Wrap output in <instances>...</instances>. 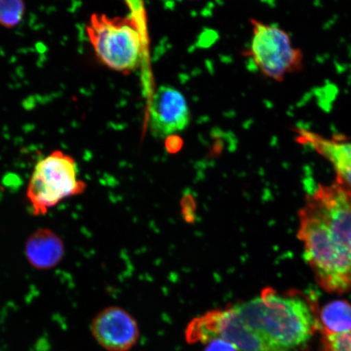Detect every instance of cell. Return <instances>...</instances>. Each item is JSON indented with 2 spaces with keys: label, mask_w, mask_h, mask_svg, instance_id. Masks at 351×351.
Listing matches in <instances>:
<instances>
[{
  "label": "cell",
  "mask_w": 351,
  "mask_h": 351,
  "mask_svg": "<svg viewBox=\"0 0 351 351\" xmlns=\"http://www.w3.org/2000/svg\"><path fill=\"white\" fill-rule=\"evenodd\" d=\"M298 143L317 152L329 162L337 179L351 189V141L345 138L326 137L304 128L295 130Z\"/></svg>",
  "instance_id": "8"
},
{
  "label": "cell",
  "mask_w": 351,
  "mask_h": 351,
  "mask_svg": "<svg viewBox=\"0 0 351 351\" xmlns=\"http://www.w3.org/2000/svg\"><path fill=\"white\" fill-rule=\"evenodd\" d=\"M319 322L324 331L342 333L351 330V304L346 300H335L322 307Z\"/></svg>",
  "instance_id": "10"
},
{
  "label": "cell",
  "mask_w": 351,
  "mask_h": 351,
  "mask_svg": "<svg viewBox=\"0 0 351 351\" xmlns=\"http://www.w3.org/2000/svg\"><path fill=\"white\" fill-rule=\"evenodd\" d=\"M88 38L98 60L113 71L131 73L137 69L143 56V33L133 16H90L86 26Z\"/></svg>",
  "instance_id": "3"
},
{
  "label": "cell",
  "mask_w": 351,
  "mask_h": 351,
  "mask_svg": "<svg viewBox=\"0 0 351 351\" xmlns=\"http://www.w3.org/2000/svg\"><path fill=\"white\" fill-rule=\"evenodd\" d=\"M252 34L247 55L263 76L280 82L301 71L304 56L289 34L280 26L251 21Z\"/></svg>",
  "instance_id": "5"
},
{
  "label": "cell",
  "mask_w": 351,
  "mask_h": 351,
  "mask_svg": "<svg viewBox=\"0 0 351 351\" xmlns=\"http://www.w3.org/2000/svg\"><path fill=\"white\" fill-rule=\"evenodd\" d=\"M191 120L185 96L175 87H158L149 110V130L154 137L165 139L185 130Z\"/></svg>",
  "instance_id": "6"
},
{
  "label": "cell",
  "mask_w": 351,
  "mask_h": 351,
  "mask_svg": "<svg viewBox=\"0 0 351 351\" xmlns=\"http://www.w3.org/2000/svg\"><path fill=\"white\" fill-rule=\"evenodd\" d=\"M65 254L64 241L53 230L41 228L25 241L26 260L34 269L50 270L59 265Z\"/></svg>",
  "instance_id": "9"
},
{
  "label": "cell",
  "mask_w": 351,
  "mask_h": 351,
  "mask_svg": "<svg viewBox=\"0 0 351 351\" xmlns=\"http://www.w3.org/2000/svg\"><path fill=\"white\" fill-rule=\"evenodd\" d=\"M326 351H351V330L342 333L323 332Z\"/></svg>",
  "instance_id": "12"
},
{
  "label": "cell",
  "mask_w": 351,
  "mask_h": 351,
  "mask_svg": "<svg viewBox=\"0 0 351 351\" xmlns=\"http://www.w3.org/2000/svg\"><path fill=\"white\" fill-rule=\"evenodd\" d=\"M132 10V16L138 22L140 26L143 30L144 12H143V0H124Z\"/></svg>",
  "instance_id": "13"
},
{
  "label": "cell",
  "mask_w": 351,
  "mask_h": 351,
  "mask_svg": "<svg viewBox=\"0 0 351 351\" xmlns=\"http://www.w3.org/2000/svg\"><path fill=\"white\" fill-rule=\"evenodd\" d=\"M319 326L308 298L266 288L252 300L192 319L186 339L191 344L222 339L239 351H302Z\"/></svg>",
  "instance_id": "1"
},
{
  "label": "cell",
  "mask_w": 351,
  "mask_h": 351,
  "mask_svg": "<svg viewBox=\"0 0 351 351\" xmlns=\"http://www.w3.org/2000/svg\"><path fill=\"white\" fill-rule=\"evenodd\" d=\"M206 345L204 351H239L234 345L222 339H214Z\"/></svg>",
  "instance_id": "14"
},
{
  "label": "cell",
  "mask_w": 351,
  "mask_h": 351,
  "mask_svg": "<svg viewBox=\"0 0 351 351\" xmlns=\"http://www.w3.org/2000/svg\"><path fill=\"white\" fill-rule=\"evenodd\" d=\"M25 13L23 0H0V25L12 28L19 25Z\"/></svg>",
  "instance_id": "11"
},
{
  "label": "cell",
  "mask_w": 351,
  "mask_h": 351,
  "mask_svg": "<svg viewBox=\"0 0 351 351\" xmlns=\"http://www.w3.org/2000/svg\"><path fill=\"white\" fill-rule=\"evenodd\" d=\"M86 189V182L78 177L74 158L56 150L35 165L26 191V199L34 216L42 217L61 201L82 195Z\"/></svg>",
  "instance_id": "4"
},
{
  "label": "cell",
  "mask_w": 351,
  "mask_h": 351,
  "mask_svg": "<svg viewBox=\"0 0 351 351\" xmlns=\"http://www.w3.org/2000/svg\"><path fill=\"white\" fill-rule=\"evenodd\" d=\"M298 238L315 280L331 293L351 291V189L339 180L307 195Z\"/></svg>",
  "instance_id": "2"
},
{
  "label": "cell",
  "mask_w": 351,
  "mask_h": 351,
  "mask_svg": "<svg viewBox=\"0 0 351 351\" xmlns=\"http://www.w3.org/2000/svg\"><path fill=\"white\" fill-rule=\"evenodd\" d=\"M90 332L98 344L108 351H128L139 339L138 323L119 306H108L96 315Z\"/></svg>",
  "instance_id": "7"
}]
</instances>
